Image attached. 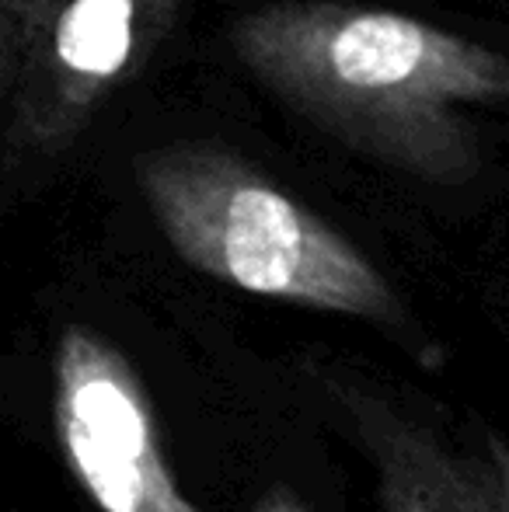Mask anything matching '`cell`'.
Wrapping results in <instances>:
<instances>
[{"mask_svg": "<svg viewBox=\"0 0 509 512\" xmlns=\"http://www.w3.org/2000/svg\"><path fill=\"white\" fill-rule=\"evenodd\" d=\"M150 206L171 248L213 279L332 314L398 321L387 279L311 209L210 154H164L143 164Z\"/></svg>", "mask_w": 509, "mask_h": 512, "instance_id": "1", "label": "cell"}, {"mask_svg": "<svg viewBox=\"0 0 509 512\" xmlns=\"http://www.w3.org/2000/svg\"><path fill=\"white\" fill-rule=\"evenodd\" d=\"M53 422L63 460L102 512H199L164 460L136 370L91 328L56 342Z\"/></svg>", "mask_w": 509, "mask_h": 512, "instance_id": "2", "label": "cell"}, {"mask_svg": "<svg viewBox=\"0 0 509 512\" xmlns=\"http://www.w3.org/2000/svg\"><path fill=\"white\" fill-rule=\"evenodd\" d=\"M325 387L374 464L381 512H503L489 464L464 457L433 425L363 380L328 373Z\"/></svg>", "mask_w": 509, "mask_h": 512, "instance_id": "3", "label": "cell"}, {"mask_svg": "<svg viewBox=\"0 0 509 512\" xmlns=\"http://www.w3.org/2000/svg\"><path fill=\"white\" fill-rule=\"evenodd\" d=\"M332 74L363 91L475 88L468 53L440 32L398 14H356L332 32L325 49Z\"/></svg>", "mask_w": 509, "mask_h": 512, "instance_id": "4", "label": "cell"}, {"mask_svg": "<svg viewBox=\"0 0 509 512\" xmlns=\"http://www.w3.org/2000/svg\"><path fill=\"white\" fill-rule=\"evenodd\" d=\"M133 46L129 0H74L60 21L56 49L81 74H116Z\"/></svg>", "mask_w": 509, "mask_h": 512, "instance_id": "5", "label": "cell"}, {"mask_svg": "<svg viewBox=\"0 0 509 512\" xmlns=\"http://www.w3.org/2000/svg\"><path fill=\"white\" fill-rule=\"evenodd\" d=\"M485 464H489V474L496 481L499 506L509 512V443L499 432H485Z\"/></svg>", "mask_w": 509, "mask_h": 512, "instance_id": "6", "label": "cell"}, {"mask_svg": "<svg viewBox=\"0 0 509 512\" xmlns=\"http://www.w3.org/2000/svg\"><path fill=\"white\" fill-rule=\"evenodd\" d=\"M255 512H311V509H307L304 502H300L297 495L290 492V488L276 485V488H269L262 499H258Z\"/></svg>", "mask_w": 509, "mask_h": 512, "instance_id": "7", "label": "cell"}]
</instances>
